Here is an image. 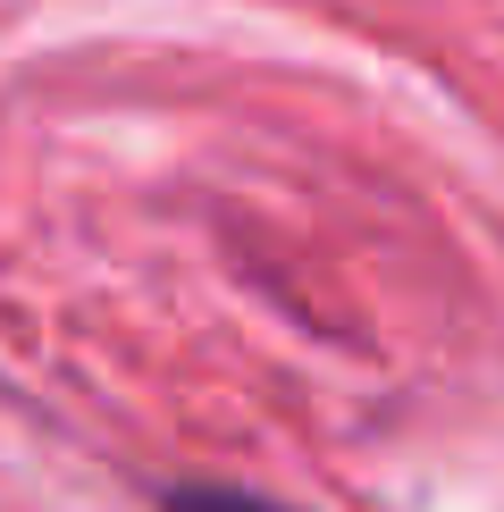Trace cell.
<instances>
[{
    "instance_id": "6da1fadb",
    "label": "cell",
    "mask_w": 504,
    "mask_h": 512,
    "mask_svg": "<svg viewBox=\"0 0 504 512\" xmlns=\"http://www.w3.org/2000/svg\"><path fill=\"white\" fill-rule=\"evenodd\" d=\"M168 512H286V504L244 496V487H177V496H168Z\"/></svg>"
}]
</instances>
